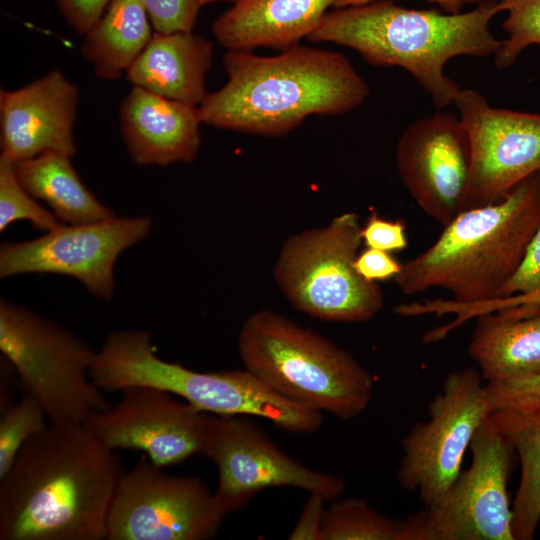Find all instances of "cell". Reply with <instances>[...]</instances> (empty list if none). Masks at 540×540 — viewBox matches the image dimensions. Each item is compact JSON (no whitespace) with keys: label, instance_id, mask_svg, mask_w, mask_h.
<instances>
[{"label":"cell","instance_id":"obj_18","mask_svg":"<svg viewBox=\"0 0 540 540\" xmlns=\"http://www.w3.org/2000/svg\"><path fill=\"white\" fill-rule=\"evenodd\" d=\"M121 132L140 166L191 163L200 147L199 109L133 86L120 107Z\"/></svg>","mask_w":540,"mask_h":540},{"label":"cell","instance_id":"obj_1","mask_svg":"<svg viewBox=\"0 0 540 540\" xmlns=\"http://www.w3.org/2000/svg\"><path fill=\"white\" fill-rule=\"evenodd\" d=\"M123 474L84 425H48L0 477V540H104Z\"/></svg>","mask_w":540,"mask_h":540},{"label":"cell","instance_id":"obj_22","mask_svg":"<svg viewBox=\"0 0 540 540\" xmlns=\"http://www.w3.org/2000/svg\"><path fill=\"white\" fill-rule=\"evenodd\" d=\"M14 169L25 190L43 201L64 224L94 223L116 216L83 184L69 155L44 152L14 163Z\"/></svg>","mask_w":540,"mask_h":540},{"label":"cell","instance_id":"obj_27","mask_svg":"<svg viewBox=\"0 0 540 540\" xmlns=\"http://www.w3.org/2000/svg\"><path fill=\"white\" fill-rule=\"evenodd\" d=\"M499 7L507 12L502 28L508 37L495 54V65L504 69L527 47L540 45V0H500Z\"/></svg>","mask_w":540,"mask_h":540},{"label":"cell","instance_id":"obj_10","mask_svg":"<svg viewBox=\"0 0 540 540\" xmlns=\"http://www.w3.org/2000/svg\"><path fill=\"white\" fill-rule=\"evenodd\" d=\"M147 456L123 472L106 520V540H206L226 514L196 477L170 475Z\"/></svg>","mask_w":540,"mask_h":540},{"label":"cell","instance_id":"obj_14","mask_svg":"<svg viewBox=\"0 0 540 540\" xmlns=\"http://www.w3.org/2000/svg\"><path fill=\"white\" fill-rule=\"evenodd\" d=\"M454 104L471 152L461 212L500 202L540 171V114L492 107L472 89L460 90Z\"/></svg>","mask_w":540,"mask_h":540},{"label":"cell","instance_id":"obj_19","mask_svg":"<svg viewBox=\"0 0 540 540\" xmlns=\"http://www.w3.org/2000/svg\"><path fill=\"white\" fill-rule=\"evenodd\" d=\"M338 0H237L212 24L228 50L287 49L308 38Z\"/></svg>","mask_w":540,"mask_h":540},{"label":"cell","instance_id":"obj_38","mask_svg":"<svg viewBox=\"0 0 540 540\" xmlns=\"http://www.w3.org/2000/svg\"><path fill=\"white\" fill-rule=\"evenodd\" d=\"M215 1H219V0H199L201 6L205 5V4H208L210 2H215ZM229 1H234L236 2L237 0H229Z\"/></svg>","mask_w":540,"mask_h":540},{"label":"cell","instance_id":"obj_12","mask_svg":"<svg viewBox=\"0 0 540 540\" xmlns=\"http://www.w3.org/2000/svg\"><path fill=\"white\" fill-rule=\"evenodd\" d=\"M204 456L217 467L214 496L226 515L267 488H297L328 502L345 490L343 478L310 469L281 451L248 415L212 414Z\"/></svg>","mask_w":540,"mask_h":540},{"label":"cell","instance_id":"obj_8","mask_svg":"<svg viewBox=\"0 0 540 540\" xmlns=\"http://www.w3.org/2000/svg\"><path fill=\"white\" fill-rule=\"evenodd\" d=\"M358 214L346 212L326 226L287 238L273 268L279 290L296 310L316 319L363 323L383 308L377 282L354 268L362 244Z\"/></svg>","mask_w":540,"mask_h":540},{"label":"cell","instance_id":"obj_23","mask_svg":"<svg viewBox=\"0 0 540 540\" xmlns=\"http://www.w3.org/2000/svg\"><path fill=\"white\" fill-rule=\"evenodd\" d=\"M150 23L142 0H112L85 34L82 55L92 63L99 78L115 80L129 69L152 38Z\"/></svg>","mask_w":540,"mask_h":540},{"label":"cell","instance_id":"obj_11","mask_svg":"<svg viewBox=\"0 0 540 540\" xmlns=\"http://www.w3.org/2000/svg\"><path fill=\"white\" fill-rule=\"evenodd\" d=\"M483 381L472 367L448 373L428 404V420L414 424L402 441L397 481L404 490L417 491L424 505L456 480L466 449L491 412Z\"/></svg>","mask_w":540,"mask_h":540},{"label":"cell","instance_id":"obj_24","mask_svg":"<svg viewBox=\"0 0 540 540\" xmlns=\"http://www.w3.org/2000/svg\"><path fill=\"white\" fill-rule=\"evenodd\" d=\"M491 414L513 443L521 463V480L511 511L514 540H531L540 521V419L492 410Z\"/></svg>","mask_w":540,"mask_h":540},{"label":"cell","instance_id":"obj_6","mask_svg":"<svg viewBox=\"0 0 540 540\" xmlns=\"http://www.w3.org/2000/svg\"><path fill=\"white\" fill-rule=\"evenodd\" d=\"M237 346L244 368L293 402L346 420L372 400L373 377L349 352L273 310L249 316Z\"/></svg>","mask_w":540,"mask_h":540},{"label":"cell","instance_id":"obj_37","mask_svg":"<svg viewBox=\"0 0 540 540\" xmlns=\"http://www.w3.org/2000/svg\"><path fill=\"white\" fill-rule=\"evenodd\" d=\"M375 0H338L335 7H347L354 5H361ZM438 4L446 13H460L462 7L468 3H480L484 0H429Z\"/></svg>","mask_w":540,"mask_h":540},{"label":"cell","instance_id":"obj_7","mask_svg":"<svg viewBox=\"0 0 540 540\" xmlns=\"http://www.w3.org/2000/svg\"><path fill=\"white\" fill-rule=\"evenodd\" d=\"M0 351L52 425H81L111 406L92 380L97 351L60 324L0 298Z\"/></svg>","mask_w":540,"mask_h":540},{"label":"cell","instance_id":"obj_25","mask_svg":"<svg viewBox=\"0 0 540 540\" xmlns=\"http://www.w3.org/2000/svg\"><path fill=\"white\" fill-rule=\"evenodd\" d=\"M402 520L374 510L362 499H335L326 507L321 540H400Z\"/></svg>","mask_w":540,"mask_h":540},{"label":"cell","instance_id":"obj_20","mask_svg":"<svg viewBox=\"0 0 540 540\" xmlns=\"http://www.w3.org/2000/svg\"><path fill=\"white\" fill-rule=\"evenodd\" d=\"M213 58V43L192 31L157 33L126 71L133 85L199 106Z\"/></svg>","mask_w":540,"mask_h":540},{"label":"cell","instance_id":"obj_32","mask_svg":"<svg viewBox=\"0 0 540 540\" xmlns=\"http://www.w3.org/2000/svg\"><path fill=\"white\" fill-rule=\"evenodd\" d=\"M516 307L528 309L540 308V289L527 293L499 297L481 303L464 304L452 301L448 308L451 314L456 315V322L458 324H463L467 320L476 318L482 314Z\"/></svg>","mask_w":540,"mask_h":540},{"label":"cell","instance_id":"obj_29","mask_svg":"<svg viewBox=\"0 0 540 540\" xmlns=\"http://www.w3.org/2000/svg\"><path fill=\"white\" fill-rule=\"evenodd\" d=\"M489 405L519 417L540 419V374L503 382H486Z\"/></svg>","mask_w":540,"mask_h":540},{"label":"cell","instance_id":"obj_35","mask_svg":"<svg viewBox=\"0 0 540 540\" xmlns=\"http://www.w3.org/2000/svg\"><path fill=\"white\" fill-rule=\"evenodd\" d=\"M401 267L389 252L369 247L358 253L354 261L357 273L370 282L394 279Z\"/></svg>","mask_w":540,"mask_h":540},{"label":"cell","instance_id":"obj_28","mask_svg":"<svg viewBox=\"0 0 540 540\" xmlns=\"http://www.w3.org/2000/svg\"><path fill=\"white\" fill-rule=\"evenodd\" d=\"M47 420L42 405L28 395L1 411L0 477L10 468L28 439L48 426Z\"/></svg>","mask_w":540,"mask_h":540},{"label":"cell","instance_id":"obj_33","mask_svg":"<svg viewBox=\"0 0 540 540\" xmlns=\"http://www.w3.org/2000/svg\"><path fill=\"white\" fill-rule=\"evenodd\" d=\"M537 289H540V224L527 248L522 264L504 286L501 297Z\"/></svg>","mask_w":540,"mask_h":540},{"label":"cell","instance_id":"obj_15","mask_svg":"<svg viewBox=\"0 0 540 540\" xmlns=\"http://www.w3.org/2000/svg\"><path fill=\"white\" fill-rule=\"evenodd\" d=\"M120 392L116 405L84 423L106 447L143 451L162 468L204 456L211 413L160 388L132 386Z\"/></svg>","mask_w":540,"mask_h":540},{"label":"cell","instance_id":"obj_30","mask_svg":"<svg viewBox=\"0 0 540 540\" xmlns=\"http://www.w3.org/2000/svg\"><path fill=\"white\" fill-rule=\"evenodd\" d=\"M157 33L192 31L201 4L199 0H142Z\"/></svg>","mask_w":540,"mask_h":540},{"label":"cell","instance_id":"obj_17","mask_svg":"<svg viewBox=\"0 0 540 540\" xmlns=\"http://www.w3.org/2000/svg\"><path fill=\"white\" fill-rule=\"evenodd\" d=\"M78 88L57 69L16 90L0 91L1 155L13 163L56 151L76 152Z\"/></svg>","mask_w":540,"mask_h":540},{"label":"cell","instance_id":"obj_36","mask_svg":"<svg viewBox=\"0 0 540 540\" xmlns=\"http://www.w3.org/2000/svg\"><path fill=\"white\" fill-rule=\"evenodd\" d=\"M327 500L310 493L299 518L288 536L290 540H321V529Z\"/></svg>","mask_w":540,"mask_h":540},{"label":"cell","instance_id":"obj_21","mask_svg":"<svg viewBox=\"0 0 540 540\" xmlns=\"http://www.w3.org/2000/svg\"><path fill=\"white\" fill-rule=\"evenodd\" d=\"M468 352L486 382L540 374V308H509L476 317Z\"/></svg>","mask_w":540,"mask_h":540},{"label":"cell","instance_id":"obj_16","mask_svg":"<svg viewBox=\"0 0 540 540\" xmlns=\"http://www.w3.org/2000/svg\"><path fill=\"white\" fill-rule=\"evenodd\" d=\"M470 142L459 117L436 112L410 124L396 147L402 182L424 213L442 226L462 210Z\"/></svg>","mask_w":540,"mask_h":540},{"label":"cell","instance_id":"obj_13","mask_svg":"<svg viewBox=\"0 0 540 540\" xmlns=\"http://www.w3.org/2000/svg\"><path fill=\"white\" fill-rule=\"evenodd\" d=\"M148 216L113 218L87 224H62L44 235L0 247V278L30 273L79 280L95 297L114 295V266L120 254L151 232Z\"/></svg>","mask_w":540,"mask_h":540},{"label":"cell","instance_id":"obj_26","mask_svg":"<svg viewBox=\"0 0 540 540\" xmlns=\"http://www.w3.org/2000/svg\"><path fill=\"white\" fill-rule=\"evenodd\" d=\"M18 220H28L35 228L45 232L64 224L20 184L14 163L0 156V232Z\"/></svg>","mask_w":540,"mask_h":540},{"label":"cell","instance_id":"obj_2","mask_svg":"<svg viewBox=\"0 0 540 540\" xmlns=\"http://www.w3.org/2000/svg\"><path fill=\"white\" fill-rule=\"evenodd\" d=\"M223 66L227 82L198 109L202 123L237 132L285 135L311 115L346 114L370 93L344 55L299 44L276 56L229 50Z\"/></svg>","mask_w":540,"mask_h":540},{"label":"cell","instance_id":"obj_5","mask_svg":"<svg viewBox=\"0 0 540 540\" xmlns=\"http://www.w3.org/2000/svg\"><path fill=\"white\" fill-rule=\"evenodd\" d=\"M91 378L103 391L132 386L160 388L201 411L258 416L291 433L316 432L323 421L322 412L276 394L245 368L198 372L163 360L145 330L109 333L97 351Z\"/></svg>","mask_w":540,"mask_h":540},{"label":"cell","instance_id":"obj_3","mask_svg":"<svg viewBox=\"0 0 540 540\" xmlns=\"http://www.w3.org/2000/svg\"><path fill=\"white\" fill-rule=\"evenodd\" d=\"M500 12L499 0L454 14L375 0L327 12L307 39L351 48L374 66L403 68L442 109L461 90L444 74L445 64L459 55H495L502 41L492 34L490 22Z\"/></svg>","mask_w":540,"mask_h":540},{"label":"cell","instance_id":"obj_9","mask_svg":"<svg viewBox=\"0 0 540 540\" xmlns=\"http://www.w3.org/2000/svg\"><path fill=\"white\" fill-rule=\"evenodd\" d=\"M469 448L471 466L439 498L402 520L400 540H514L507 483L518 456L491 412Z\"/></svg>","mask_w":540,"mask_h":540},{"label":"cell","instance_id":"obj_34","mask_svg":"<svg viewBox=\"0 0 540 540\" xmlns=\"http://www.w3.org/2000/svg\"><path fill=\"white\" fill-rule=\"evenodd\" d=\"M112 0H56L60 13L79 34L85 35L102 17Z\"/></svg>","mask_w":540,"mask_h":540},{"label":"cell","instance_id":"obj_4","mask_svg":"<svg viewBox=\"0 0 540 540\" xmlns=\"http://www.w3.org/2000/svg\"><path fill=\"white\" fill-rule=\"evenodd\" d=\"M540 224V174L527 177L498 203L460 212L437 240L402 264L394 277L405 295L448 291L457 303L502 296Z\"/></svg>","mask_w":540,"mask_h":540},{"label":"cell","instance_id":"obj_31","mask_svg":"<svg viewBox=\"0 0 540 540\" xmlns=\"http://www.w3.org/2000/svg\"><path fill=\"white\" fill-rule=\"evenodd\" d=\"M362 243L366 247L396 252L408 245L406 225L402 220H388L373 211L361 228Z\"/></svg>","mask_w":540,"mask_h":540}]
</instances>
